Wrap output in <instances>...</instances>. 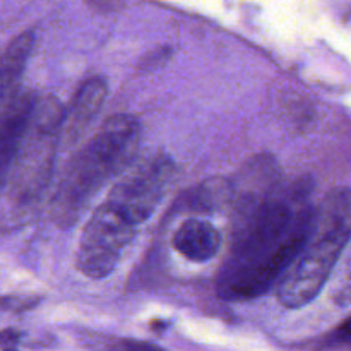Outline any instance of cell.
<instances>
[{
  "label": "cell",
  "mask_w": 351,
  "mask_h": 351,
  "mask_svg": "<svg viewBox=\"0 0 351 351\" xmlns=\"http://www.w3.org/2000/svg\"><path fill=\"white\" fill-rule=\"evenodd\" d=\"M239 211L218 288L225 298L252 300L280 285L300 256L314 228L315 209L302 191L283 195L266 185L243 194Z\"/></svg>",
  "instance_id": "obj_1"
},
{
  "label": "cell",
  "mask_w": 351,
  "mask_h": 351,
  "mask_svg": "<svg viewBox=\"0 0 351 351\" xmlns=\"http://www.w3.org/2000/svg\"><path fill=\"white\" fill-rule=\"evenodd\" d=\"M141 127L134 117L113 115L69 161L51 201V219L62 228L75 225L112 178L129 170L137 153Z\"/></svg>",
  "instance_id": "obj_2"
},
{
  "label": "cell",
  "mask_w": 351,
  "mask_h": 351,
  "mask_svg": "<svg viewBox=\"0 0 351 351\" xmlns=\"http://www.w3.org/2000/svg\"><path fill=\"white\" fill-rule=\"evenodd\" d=\"M351 240V189L329 192L315 209L314 228L283 280L278 285V300L287 308L311 304L335 271Z\"/></svg>",
  "instance_id": "obj_3"
},
{
  "label": "cell",
  "mask_w": 351,
  "mask_h": 351,
  "mask_svg": "<svg viewBox=\"0 0 351 351\" xmlns=\"http://www.w3.org/2000/svg\"><path fill=\"white\" fill-rule=\"evenodd\" d=\"M64 119L65 110L55 96L38 101L26 137L2 184L10 204L16 208L36 202L50 184Z\"/></svg>",
  "instance_id": "obj_4"
},
{
  "label": "cell",
  "mask_w": 351,
  "mask_h": 351,
  "mask_svg": "<svg viewBox=\"0 0 351 351\" xmlns=\"http://www.w3.org/2000/svg\"><path fill=\"white\" fill-rule=\"evenodd\" d=\"M175 173L177 167L170 156L154 154L130 167L112 185L105 202L139 228L163 201Z\"/></svg>",
  "instance_id": "obj_5"
},
{
  "label": "cell",
  "mask_w": 351,
  "mask_h": 351,
  "mask_svg": "<svg viewBox=\"0 0 351 351\" xmlns=\"http://www.w3.org/2000/svg\"><path fill=\"white\" fill-rule=\"evenodd\" d=\"M136 226L105 201L93 211L82 228L75 267L89 280H103L119 266L123 250L134 240Z\"/></svg>",
  "instance_id": "obj_6"
},
{
  "label": "cell",
  "mask_w": 351,
  "mask_h": 351,
  "mask_svg": "<svg viewBox=\"0 0 351 351\" xmlns=\"http://www.w3.org/2000/svg\"><path fill=\"white\" fill-rule=\"evenodd\" d=\"M38 99L33 93H19L9 105L2 106L0 125V178L2 184L9 175L21 144L26 137Z\"/></svg>",
  "instance_id": "obj_7"
},
{
  "label": "cell",
  "mask_w": 351,
  "mask_h": 351,
  "mask_svg": "<svg viewBox=\"0 0 351 351\" xmlns=\"http://www.w3.org/2000/svg\"><path fill=\"white\" fill-rule=\"evenodd\" d=\"M106 93L108 86L101 77L88 79L77 89L71 105L65 110L64 129H62L64 146H74L88 132L105 105Z\"/></svg>",
  "instance_id": "obj_8"
},
{
  "label": "cell",
  "mask_w": 351,
  "mask_h": 351,
  "mask_svg": "<svg viewBox=\"0 0 351 351\" xmlns=\"http://www.w3.org/2000/svg\"><path fill=\"white\" fill-rule=\"evenodd\" d=\"M173 249L191 263H208L221 249V233L206 219H185L171 237Z\"/></svg>",
  "instance_id": "obj_9"
},
{
  "label": "cell",
  "mask_w": 351,
  "mask_h": 351,
  "mask_svg": "<svg viewBox=\"0 0 351 351\" xmlns=\"http://www.w3.org/2000/svg\"><path fill=\"white\" fill-rule=\"evenodd\" d=\"M34 45L33 31H23L10 40L2 57V106L19 95V82Z\"/></svg>",
  "instance_id": "obj_10"
},
{
  "label": "cell",
  "mask_w": 351,
  "mask_h": 351,
  "mask_svg": "<svg viewBox=\"0 0 351 351\" xmlns=\"http://www.w3.org/2000/svg\"><path fill=\"white\" fill-rule=\"evenodd\" d=\"M101 351H167L161 346L154 345V343L143 341V339H132V338H120L112 339L105 345Z\"/></svg>",
  "instance_id": "obj_11"
},
{
  "label": "cell",
  "mask_w": 351,
  "mask_h": 351,
  "mask_svg": "<svg viewBox=\"0 0 351 351\" xmlns=\"http://www.w3.org/2000/svg\"><path fill=\"white\" fill-rule=\"evenodd\" d=\"M332 339L339 343L351 341V315L345 322H341V324L336 328V331L332 332Z\"/></svg>",
  "instance_id": "obj_12"
}]
</instances>
